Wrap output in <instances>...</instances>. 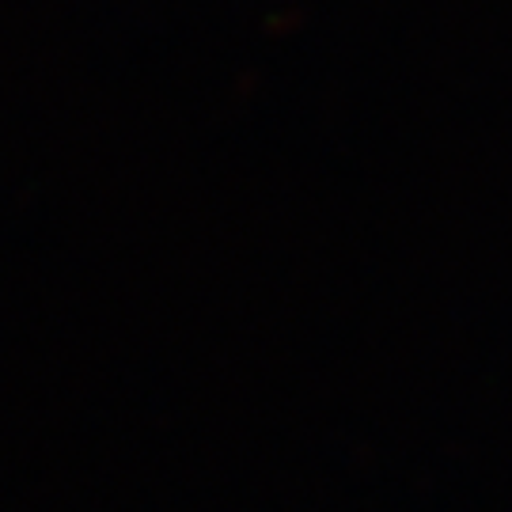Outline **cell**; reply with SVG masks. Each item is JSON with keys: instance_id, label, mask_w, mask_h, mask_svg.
<instances>
[]
</instances>
